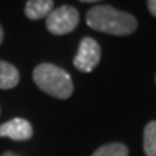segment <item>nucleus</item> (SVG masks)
Segmentation results:
<instances>
[{"mask_svg":"<svg viewBox=\"0 0 156 156\" xmlns=\"http://www.w3.org/2000/svg\"><path fill=\"white\" fill-rule=\"evenodd\" d=\"M85 22L97 32L116 36H127L137 29V20L133 15L117 10L108 5L91 7L85 15Z\"/></svg>","mask_w":156,"mask_h":156,"instance_id":"obj_1","label":"nucleus"},{"mask_svg":"<svg viewBox=\"0 0 156 156\" xmlns=\"http://www.w3.org/2000/svg\"><path fill=\"white\" fill-rule=\"evenodd\" d=\"M34 83L51 97L67 100L73 95L74 84L71 75L58 65L44 62L34 69Z\"/></svg>","mask_w":156,"mask_h":156,"instance_id":"obj_2","label":"nucleus"},{"mask_svg":"<svg viewBox=\"0 0 156 156\" xmlns=\"http://www.w3.org/2000/svg\"><path fill=\"white\" fill-rule=\"evenodd\" d=\"M80 23V13L75 7L69 5L59 6L46 16V29L48 32L56 36L71 34Z\"/></svg>","mask_w":156,"mask_h":156,"instance_id":"obj_3","label":"nucleus"},{"mask_svg":"<svg viewBox=\"0 0 156 156\" xmlns=\"http://www.w3.org/2000/svg\"><path fill=\"white\" fill-rule=\"evenodd\" d=\"M101 59V48L95 39L85 36L81 39L78 52L74 58V67L81 73H91Z\"/></svg>","mask_w":156,"mask_h":156,"instance_id":"obj_4","label":"nucleus"},{"mask_svg":"<svg viewBox=\"0 0 156 156\" xmlns=\"http://www.w3.org/2000/svg\"><path fill=\"white\" fill-rule=\"evenodd\" d=\"M32 136H34V127L26 119L15 117L9 122L0 124V137L23 142V140H29Z\"/></svg>","mask_w":156,"mask_h":156,"instance_id":"obj_5","label":"nucleus"},{"mask_svg":"<svg viewBox=\"0 0 156 156\" xmlns=\"http://www.w3.org/2000/svg\"><path fill=\"white\" fill-rule=\"evenodd\" d=\"M54 10V0H28L25 5V16L30 20L44 19Z\"/></svg>","mask_w":156,"mask_h":156,"instance_id":"obj_6","label":"nucleus"},{"mask_svg":"<svg viewBox=\"0 0 156 156\" xmlns=\"http://www.w3.org/2000/svg\"><path fill=\"white\" fill-rule=\"evenodd\" d=\"M20 81V74L10 62L0 61V90L15 88Z\"/></svg>","mask_w":156,"mask_h":156,"instance_id":"obj_7","label":"nucleus"},{"mask_svg":"<svg viewBox=\"0 0 156 156\" xmlns=\"http://www.w3.org/2000/svg\"><path fill=\"white\" fill-rule=\"evenodd\" d=\"M143 151L146 156H156V120L149 122L143 130Z\"/></svg>","mask_w":156,"mask_h":156,"instance_id":"obj_8","label":"nucleus"},{"mask_svg":"<svg viewBox=\"0 0 156 156\" xmlns=\"http://www.w3.org/2000/svg\"><path fill=\"white\" fill-rule=\"evenodd\" d=\"M91 156H129V149L126 145L114 142L98 147Z\"/></svg>","mask_w":156,"mask_h":156,"instance_id":"obj_9","label":"nucleus"},{"mask_svg":"<svg viewBox=\"0 0 156 156\" xmlns=\"http://www.w3.org/2000/svg\"><path fill=\"white\" fill-rule=\"evenodd\" d=\"M147 9L152 16L156 17V0H147Z\"/></svg>","mask_w":156,"mask_h":156,"instance_id":"obj_10","label":"nucleus"},{"mask_svg":"<svg viewBox=\"0 0 156 156\" xmlns=\"http://www.w3.org/2000/svg\"><path fill=\"white\" fill-rule=\"evenodd\" d=\"M3 39H5V30H3V26L0 25V45L3 42Z\"/></svg>","mask_w":156,"mask_h":156,"instance_id":"obj_11","label":"nucleus"},{"mask_svg":"<svg viewBox=\"0 0 156 156\" xmlns=\"http://www.w3.org/2000/svg\"><path fill=\"white\" fill-rule=\"evenodd\" d=\"M83 3H95V2H100V0H80Z\"/></svg>","mask_w":156,"mask_h":156,"instance_id":"obj_12","label":"nucleus"},{"mask_svg":"<svg viewBox=\"0 0 156 156\" xmlns=\"http://www.w3.org/2000/svg\"><path fill=\"white\" fill-rule=\"evenodd\" d=\"M2 156H17V155H15V153H12V152H5Z\"/></svg>","mask_w":156,"mask_h":156,"instance_id":"obj_13","label":"nucleus"}]
</instances>
